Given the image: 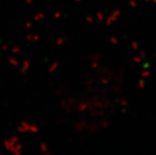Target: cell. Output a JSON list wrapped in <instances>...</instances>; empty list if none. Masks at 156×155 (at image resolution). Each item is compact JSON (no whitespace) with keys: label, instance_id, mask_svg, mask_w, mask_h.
Listing matches in <instances>:
<instances>
[{"label":"cell","instance_id":"1","mask_svg":"<svg viewBox=\"0 0 156 155\" xmlns=\"http://www.w3.org/2000/svg\"><path fill=\"white\" fill-rule=\"evenodd\" d=\"M3 145H4V148L6 150L14 155H20L22 153L23 144L19 143L18 137H11L9 139H5Z\"/></svg>","mask_w":156,"mask_h":155},{"label":"cell","instance_id":"2","mask_svg":"<svg viewBox=\"0 0 156 155\" xmlns=\"http://www.w3.org/2000/svg\"><path fill=\"white\" fill-rule=\"evenodd\" d=\"M17 131L19 133H26V132H30V133H38L39 127L35 124L28 123L26 121H21L17 126Z\"/></svg>","mask_w":156,"mask_h":155},{"label":"cell","instance_id":"3","mask_svg":"<svg viewBox=\"0 0 156 155\" xmlns=\"http://www.w3.org/2000/svg\"><path fill=\"white\" fill-rule=\"evenodd\" d=\"M29 69H30V62L28 60H23L22 61V68L20 69V72L22 75H25Z\"/></svg>","mask_w":156,"mask_h":155},{"label":"cell","instance_id":"4","mask_svg":"<svg viewBox=\"0 0 156 155\" xmlns=\"http://www.w3.org/2000/svg\"><path fill=\"white\" fill-rule=\"evenodd\" d=\"M44 18H45V14H44V12H41V11L37 12V13H36V14L34 16V20H35V21L42 20V19H44Z\"/></svg>","mask_w":156,"mask_h":155},{"label":"cell","instance_id":"5","mask_svg":"<svg viewBox=\"0 0 156 155\" xmlns=\"http://www.w3.org/2000/svg\"><path fill=\"white\" fill-rule=\"evenodd\" d=\"M39 148H41V150L44 154H48V155L51 154V151L48 150V146L45 143H41V144H39Z\"/></svg>","mask_w":156,"mask_h":155},{"label":"cell","instance_id":"6","mask_svg":"<svg viewBox=\"0 0 156 155\" xmlns=\"http://www.w3.org/2000/svg\"><path fill=\"white\" fill-rule=\"evenodd\" d=\"M58 62H55L54 64H52L51 67L48 68V74H54V72L58 70Z\"/></svg>","mask_w":156,"mask_h":155},{"label":"cell","instance_id":"7","mask_svg":"<svg viewBox=\"0 0 156 155\" xmlns=\"http://www.w3.org/2000/svg\"><path fill=\"white\" fill-rule=\"evenodd\" d=\"M117 13H118V11H115L114 13H113V15H112V16H110V17H108L107 19H106V24H107V25L112 24V22L116 19V18H115V15L117 14Z\"/></svg>","mask_w":156,"mask_h":155},{"label":"cell","instance_id":"8","mask_svg":"<svg viewBox=\"0 0 156 155\" xmlns=\"http://www.w3.org/2000/svg\"><path fill=\"white\" fill-rule=\"evenodd\" d=\"M8 62H9V64L13 65V67H18V65H19V62H18L17 58H9Z\"/></svg>","mask_w":156,"mask_h":155},{"label":"cell","instance_id":"9","mask_svg":"<svg viewBox=\"0 0 156 155\" xmlns=\"http://www.w3.org/2000/svg\"><path fill=\"white\" fill-rule=\"evenodd\" d=\"M96 18H97L99 21H103L105 19L104 13L101 12V11H98L97 13H96Z\"/></svg>","mask_w":156,"mask_h":155},{"label":"cell","instance_id":"10","mask_svg":"<svg viewBox=\"0 0 156 155\" xmlns=\"http://www.w3.org/2000/svg\"><path fill=\"white\" fill-rule=\"evenodd\" d=\"M65 41H66V37H64V36H61V37H58L55 41V44H56V45H62V44H65Z\"/></svg>","mask_w":156,"mask_h":155},{"label":"cell","instance_id":"11","mask_svg":"<svg viewBox=\"0 0 156 155\" xmlns=\"http://www.w3.org/2000/svg\"><path fill=\"white\" fill-rule=\"evenodd\" d=\"M90 58H91L92 61H99L101 58V55H99V54H95V55H93L90 57Z\"/></svg>","mask_w":156,"mask_h":155},{"label":"cell","instance_id":"12","mask_svg":"<svg viewBox=\"0 0 156 155\" xmlns=\"http://www.w3.org/2000/svg\"><path fill=\"white\" fill-rule=\"evenodd\" d=\"M86 21L88 22V23H93V22L95 21V18L93 17V16H90V15H88V16H86Z\"/></svg>","mask_w":156,"mask_h":155},{"label":"cell","instance_id":"13","mask_svg":"<svg viewBox=\"0 0 156 155\" xmlns=\"http://www.w3.org/2000/svg\"><path fill=\"white\" fill-rule=\"evenodd\" d=\"M11 51L13 52V54H19V52L21 51V48L19 47H14L11 48Z\"/></svg>","mask_w":156,"mask_h":155},{"label":"cell","instance_id":"14","mask_svg":"<svg viewBox=\"0 0 156 155\" xmlns=\"http://www.w3.org/2000/svg\"><path fill=\"white\" fill-rule=\"evenodd\" d=\"M99 67H100V64H99L98 61H93L92 62V68L93 69H98Z\"/></svg>","mask_w":156,"mask_h":155},{"label":"cell","instance_id":"15","mask_svg":"<svg viewBox=\"0 0 156 155\" xmlns=\"http://www.w3.org/2000/svg\"><path fill=\"white\" fill-rule=\"evenodd\" d=\"M62 16V13L61 11H56V12H55V13H54V17H55V18H56V19L61 18Z\"/></svg>","mask_w":156,"mask_h":155},{"label":"cell","instance_id":"16","mask_svg":"<svg viewBox=\"0 0 156 155\" xmlns=\"http://www.w3.org/2000/svg\"><path fill=\"white\" fill-rule=\"evenodd\" d=\"M39 38H41V36H39L38 34H34V36H32V41H38Z\"/></svg>","mask_w":156,"mask_h":155},{"label":"cell","instance_id":"17","mask_svg":"<svg viewBox=\"0 0 156 155\" xmlns=\"http://www.w3.org/2000/svg\"><path fill=\"white\" fill-rule=\"evenodd\" d=\"M32 36H34L32 34H27V35H26V41H27L28 42L34 41H32Z\"/></svg>","mask_w":156,"mask_h":155},{"label":"cell","instance_id":"18","mask_svg":"<svg viewBox=\"0 0 156 155\" xmlns=\"http://www.w3.org/2000/svg\"><path fill=\"white\" fill-rule=\"evenodd\" d=\"M25 27L26 28H30L31 26H32V22L31 21H27V22H25Z\"/></svg>","mask_w":156,"mask_h":155},{"label":"cell","instance_id":"19","mask_svg":"<svg viewBox=\"0 0 156 155\" xmlns=\"http://www.w3.org/2000/svg\"><path fill=\"white\" fill-rule=\"evenodd\" d=\"M2 51H8V45H2Z\"/></svg>","mask_w":156,"mask_h":155},{"label":"cell","instance_id":"20","mask_svg":"<svg viewBox=\"0 0 156 155\" xmlns=\"http://www.w3.org/2000/svg\"><path fill=\"white\" fill-rule=\"evenodd\" d=\"M110 39H111V41H112V42H113V44H117V39H116L115 37H111Z\"/></svg>","mask_w":156,"mask_h":155},{"label":"cell","instance_id":"21","mask_svg":"<svg viewBox=\"0 0 156 155\" xmlns=\"http://www.w3.org/2000/svg\"><path fill=\"white\" fill-rule=\"evenodd\" d=\"M25 2H26V4H31L32 0H25Z\"/></svg>","mask_w":156,"mask_h":155},{"label":"cell","instance_id":"22","mask_svg":"<svg viewBox=\"0 0 156 155\" xmlns=\"http://www.w3.org/2000/svg\"><path fill=\"white\" fill-rule=\"evenodd\" d=\"M73 1H75V2H81L82 0H73Z\"/></svg>","mask_w":156,"mask_h":155}]
</instances>
